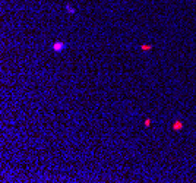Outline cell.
Listing matches in <instances>:
<instances>
[{
    "label": "cell",
    "instance_id": "cell-1",
    "mask_svg": "<svg viewBox=\"0 0 196 183\" xmlns=\"http://www.w3.org/2000/svg\"><path fill=\"white\" fill-rule=\"evenodd\" d=\"M51 49H53V51H56V53H61L64 49H66V44L60 42V41H56V42H53Z\"/></svg>",
    "mask_w": 196,
    "mask_h": 183
},
{
    "label": "cell",
    "instance_id": "cell-2",
    "mask_svg": "<svg viewBox=\"0 0 196 183\" xmlns=\"http://www.w3.org/2000/svg\"><path fill=\"white\" fill-rule=\"evenodd\" d=\"M183 127H184V125H183V122H182V120H176V122H173V130L179 132V130H182Z\"/></svg>",
    "mask_w": 196,
    "mask_h": 183
},
{
    "label": "cell",
    "instance_id": "cell-3",
    "mask_svg": "<svg viewBox=\"0 0 196 183\" xmlns=\"http://www.w3.org/2000/svg\"><path fill=\"white\" fill-rule=\"evenodd\" d=\"M141 50H145V51L152 50V45H151V44H149V45H141Z\"/></svg>",
    "mask_w": 196,
    "mask_h": 183
},
{
    "label": "cell",
    "instance_id": "cell-4",
    "mask_svg": "<svg viewBox=\"0 0 196 183\" xmlns=\"http://www.w3.org/2000/svg\"><path fill=\"white\" fill-rule=\"evenodd\" d=\"M66 10H69V12H70V13H75V9H73V8H70V6H69V5H68V6H66Z\"/></svg>",
    "mask_w": 196,
    "mask_h": 183
},
{
    "label": "cell",
    "instance_id": "cell-5",
    "mask_svg": "<svg viewBox=\"0 0 196 183\" xmlns=\"http://www.w3.org/2000/svg\"><path fill=\"white\" fill-rule=\"evenodd\" d=\"M149 125H151V120L146 119V120H145V126H149Z\"/></svg>",
    "mask_w": 196,
    "mask_h": 183
}]
</instances>
